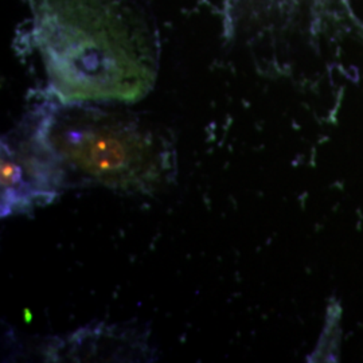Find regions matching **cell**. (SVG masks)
I'll use <instances>...</instances> for the list:
<instances>
[{
    "label": "cell",
    "mask_w": 363,
    "mask_h": 363,
    "mask_svg": "<svg viewBox=\"0 0 363 363\" xmlns=\"http://www.w3.org/2000/svg\"><path fill=\"white\" fill-rule=\"evenodd\" d=\"M35 113L66 189L99 186L151 195L177 177L174 143L133 115L91 104L52 103Z\"/></svg>",
    "instance_id": "2"
},
{
    "label": "cell",
    "mask_w": 363,
    "mask_h": 363,
    "mask_svg": "<svg viewBox=\"0 0 363 363\" xmlns=\"http://www.w3.org/2000/svg\"><path fill=\"white\" fill-rule=\"evenodd\" d=\"M64 190L62 172L34 112L1 139V217L30 214L50 205Z\"/></svg>",
    "instance_id": "3"
},
{
    "label": "cell",
    "mask_w": 363,
    "mask_h": 363,
    "mask_svg": "<svg viewBox=\"0 0 363 363\" xmlns=\"http://www.w3.org/2000/svg\"><path fill=\"white\" fill-rule=\"evenodd\" d=\"M30 3L49 91L60 104H130L154 88L159 42L136 0Z\"/></svg>",
    "instance_id": "1"
}]
</instances>
